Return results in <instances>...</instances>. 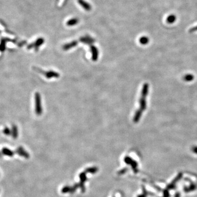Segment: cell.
<instances>
[{
  "label": "cell",
  "mask_w": 197,
  "mask_h": 197,
  "mask_svg": "<svg viewBox=\"0 0 197 197\" xmlns=\"http://www.w3.org/2000/svg\"><path fill=\"white\" fill-rule=\"evenodd\" d=\"M35 99V111L37 116H40L42 114V108L41 103V98L38 92H36L34 95Z\"/></svg>",
  "instance_id": "1"
},
{
  "label": "cell",
  "mask_w": 197,
  "mask_h": 197,
  "mask_svg": "<svg viewBox=\"0 0 197 197\" xmlns=\"http://www.w3.org/2000/svg\"><path fill=\"white\" fill-rule=\"evenodd\" d=\"M39 72L40 73H43L44 74V76L47 78H51L55 77V78H58L60 76V74L58 72H56L53 71H49L47 72H43L41 71V70H39Z\"/></svg>",
  "instance_id": "2"
},
{
  "label": "cell",
  "mask_w": 197,
  "mask_h": 197,
  "mask_svg": "<svg viewBox=\"0 0 197 197\" xmlns=\"http://www.w3.org/2000/svg\"><path fill=\"white\" fill-rule=\"evenodd\" d=\"M90 48V51L92 53V60L95 62V61H96L98 59V48L96 47H95L94 46H91Z\"/></svg>",
  "instance_id": "3"
},
{
  "label": "cell",
  "mask_w": 197,
  "mask_h": 197,
  "mask_svg": "<svg viewBox=\"0 0 197 197\" xmlns=\"http://www.w3.org/2000/svg\"><path fill=\"white\" fill-rule=\"evenodd\" d=\"M78 4L86 10L89 11V10H91V9H92L91 6L90 5V4H89V3L86 2V1H84V0H78Z\"/></svg>",
  "instance_id": "4"
},
{
  "label": "cell",
  "mask_w": 197,
  "mask_h": 197,
  "mask_svg": "<svg viewBox=\"0 0 197 197\" xmlns=\"http://www.w3.org/2000/svg\"><path fill=\"white\" fill-rule=\"evenodd\" d=\"M78 44V42L77 40H74L70 43H68V44H66L62 47V48L64 50H68L72 48L73 47H76Z\"/></svg>",
  "instance_id": "5"
},
{
  "label": "cell",
  "mask_w": 197,
  "mask_h": 197,
  "mask_svg": "<svg viewBox=\"0 0 197 197\" xmlns=\"http://www.w3.org/2000/svg\"><path fill=\"white\" fill-rule=\"evenodd\" d=\"M80 41L83 42V43H86V44H92V43L95 42V40L93 38H91L90 37L88 36H86V37H82V38H80Z\"/></svg>",
  "instance_id": "6"
},
{
  "label": "cell",
  "mask_w": 197,
  "mask_h": 197,
  "mask_svg": "<svg viewBox=\"0 0 197 197\" xmlns=\"http://www.w3.org/2000/svg\"><path fill=\"white\" fill-rule=\"evenodd\" d=\"M142 114V111L140 108L138 109L137 111H136L134 116V118H133V121H134V123H137L140 120Z\"/></svg>",
  "instance_id": "7"
},
{
  "label": "cell",
  "mask_w": 197,
  "mask_h": 197,
  "mask_svg": "<svg viewBox=\"0 0 197 197\" xmlns=\"http://www.w3.org/2000/svg\"><path fill=\"white\" fill-rule=\"evenodd\" d=\"M16 152L17 153V154H18L20 156H22V157H25V158H28L29 157V154H28V153L26 152L22 147H19V148L17 149Z\"/></svg>",
  "instance_id": "8"
},
{
  "label": "cell",
  "mask_w": 197,
  "mask_h": 197,
  "mask_svg": "<svg viewBox=\"0 0 197 197\" xmlns=\"http://www.w3.org/2000/svg\"><path fill=\"white\" fill-rule=\"evenodd\" d=\"M44 42V40L43 39V38H38V39H37V40H36V42H34V44H32V45H30L29 46H28V49H30L33 46H34V47H36V48H37L38 47H39L40 46H41Z\"/></svg>",
  "instance_id": "9"
},
{
  "label": "cell",
  "mask_w": 197,
  "mask_h": 197,
  "mask_svg": "<svg viewBox=\"0 0 197 197\" xmlns=\"http://www.w3.org/2000/svg\"><path fill=\"white\" fill-rule=\"evenodd\" d=\"M148 84L147 83H144L142 89V92H141V97H144L146 98L147 95L148 94Z\"/></svg>",
  "instance_id": "10"
},
{
  "label": "cell",
  "mask_w": 197,
  "mask_h": 197,
  "mask_svg": "<svg viewBox=\"0 0 197 197\" xmlns=\"http://www.w3.org/2000/svg\"><path fill=\"white\" fill-rule=\"evenodd\" d=\"M146 98L141 97L140 99V108L143 111L146 110Z\"/></svg>",
  "instance_id": "11"
},
{
  "label": "cell",
  "mask_w": 197,
  "mask_h": 197,
  "mask_svg": "<svg viewBox=\"0 0 197 197\" xmlns=\"http://www.w3.org/2000/svg\"><path fill=\"white\" fill-rule=\"evenodd\" d=\"M2 154L4 155L8 156V157H12L14 155V152L10 150L7 148H4L2 150Z\"/></svg>",
  "instance_id": "12"
},
{
  "label": "cell",
  "mask_w": 197,
  "mask_h": 197,
  "mask_svg": "<svg viewBox=\"0 0 197 197\" xmlns=\"http://www.w3.org/2000/svg\"><path fill=\"white\" fill-rule=\"evenodd\" d=\"M78 21L79 20L77 18H72L68 20L66 24L68 26H72L76 25V24H77L78 23Z\"/></svg>",
  "instance_id": "13"
},
{
  "label": "cell",
  "mask_w": 197,
  "mask_h": 197,
  "mask_svg": "<svg viewBox=\"0 0 197 197\" xmlns=\"http://www.w3.org/2000/svg\"><path fill=\"white\" fill-rule=\"evenodd\" d=\"M139 42L141 43V44H143V45H145L147 44L149 42V40L148 38H147V37L146 36H144V37H142L139 40Z\"/></svg>",
  "instance_id": "14"
},
{
  "label": "cell",
  "mask_w": 197,
  "mask_h": 197,
  "mask_svg": "<svg viewBox=\"0 0 197 197\" xmlns=\"http://www.w3.org/2000/svg\"><path fill=\"white\" fill-rule=\"evenodd\" d=\"M176 19V16L174 15H170L167 18V22L169 23V24H172L175 22V21Z\"/></svg>",
  "instance_id": "15"
},
{
  "label": "cell",
  "mask_w": 197,
  "mask_h": 197,
  "mask_svg": "<svg viewBox=\"0 0 197 197\" xmlns=\"http://www.w3.org/2000/svg\"><path fill=\"white\" fill-rule=\"evenodd\" d=\"M184 79L185 81H187V82H190V81L193 80L194 76L193 75L191 74H187L185 75L184 77Z\"/></svg>",
  "instance_id": "16"
},
{
  "label": "cell",
  "mask_w": 197,
  "mask_h": 197,
  "mask_svg": "<svg viewBox=\"0 0 197 197\" xmlns=\"http://www.w3.org/2000/svg\"><path fill=\"white\" fill-rule=\"evenodd\" d=\"M18 129H17V128H16V126H14L13 128V130H12L13 138H16L17 137H18Z\"/></svg>",
  "instance_id": "17"
},
{
  "label": "cell",
  "mask_w": 197,
  "mask_h": 197,
  "mask_svg": "<svg viewBox=\"0 0 197 197\" xmlns=\"http://www.w3.org/2000/svg\"><path fill=\"white\" fill-rule=\"evenodd\" d=\"M4 134H5L6 135H8L10 134V129H7V128H6V129H5L4 130Z\"/></svg>",
  "instance_id": "18"
},
{
  "label": "cell",
  "mask_w": 197,
  "mask_h": 197,
  "mask_svg": "<svg viewBox=\"0 0 197 197\" xmlns=\"http://www.w3.org/2000/svg\"><path fill=\"white\" fill-rule=\"evenodd\" d=\"M192 150H193V151L195 153H196V154H197V146L194 147L192 148Z\"/></svg>",
  "instance_id": "19"
},
{
  "label": "cell",
  "mask_w": 197,
  "mask_h": 197,
  "mask_svg": "<svg viewBox=\"0 0 197 197\" xmlns=\"http://www.w3.org/2000/svg\"><path fill=\"white\" fill-rule=\"evenodd\" d=\"M197 31V26L190 29V32H194V31Z\"/></svg>",
  "instance_id": "20"
},
{
  "label": "cell",
  "mask_w": 197,
  "mask_h": 197,
  "mask_svg": "<svg viewBox=\"0 0 197 197\" xmlns=\"http://www.w3.org/2000/svg\"><path fill=\"white\" fill-rule=\"evenodd\" d=\"M175 197H180V196H179V194H178H178H176V196H175Z\"/></svg>",
  "instance_id": "21"
},
{
  "label": "cell",
  "mask_w": 197,
  "mask_h": 197,
  "mask_svg": "<svg viewBox=\"0 0 197 197\" xmlns=\"http://www.w3.org/2000/svg\"><path fill=\"white\" fill-rule=\"evenodd\" d=\"M0 157H1V153H0Z\"/></svg>",
  "instance_id": "22"
}]
</instances>
